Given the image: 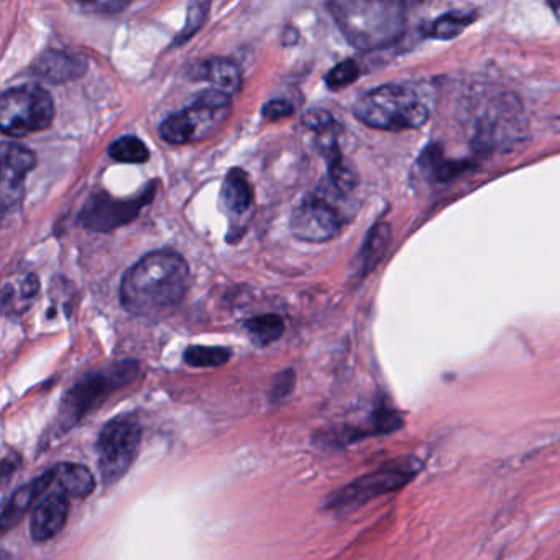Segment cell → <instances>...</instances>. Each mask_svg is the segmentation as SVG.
Here are the masks:
<instances>
[{"mask_svg":"<svg viewBox=\"0 0 560 560\" xmlns=\"http://www.w3.org/2000/svg\"><path fill=\"white\" fill-rule=\"evenodd\" d=\"M189 278V267L182 255L172 250L153 252L124 275L120 301L129 313L153 316L182 303Z\"/></svg>","mask_w":560,"mask_h":560,"instance_id":"cell-1","label":"cell"},{"mask_svg":"<svg viewBox=\"0 0 560 560\" xmlns=\"http://www.w3.org/2000/svg\"><path fill=\"white\" fill-rule=\"evenodd\" d=\"M329 11L346 40L360 51L383 50L405 34L401 0H330Z\"/></svg>","mask_w":560,"mask_h":560,"instance_id":"cell-2","label":"cell"},{"mask_svg":"<svg viewBox=\"0 0 560 560\" xmlns=\"http://www.w3.org/2000/svg\"><path fill=\"white\" fill-rule=\"evenodd\" d=\"M353 114L360 122L376 130L401 132L428 122V109L416 93L399 84H385L359 97Z\"/></svg>","mask_w":560,"mask_h":560,"instance_id":"cell-3","label":"cell"},{"mask_svg":"<svg viewBox=\"0 0 560 560\" xmlns=\"http://www.w3.org/2000/svg\"><path fill=\"white\" fill-rule=\"evenodd\" d=\"M139 373V363L127 360L109 369L93 372L81 378L61 402L57 428L60 432L71 431L88 412L109 398L110 393L129 385Z\"/></svg>","mask_w":560,"mask_h":560,"instance_id":"cell-4","label":"cell"},{"mask_svg":"<svg viewBox=\"0 0 560 560\" xmlns=\"http://www.w3.org/2000/svg\"><path fill=\"white\" fill-rule=\"evenodd\" d=\"M347 201L349 198L336 191L326 179L316 192H311L294 208L290 222L294 237L310 244L332 241L349 219L340 206Z\"/></svg>","mask_w":560,"mask_h":560,"instance_id":"cell-5","label":"cell"},{"mask_svg":"<svg viewBox=\"0 0 560 560\" xmlns=\"http://www.w3.org/2000/svg\"><path fill=\"white\" fill-rule=\"evenodd\" d=\"M231 114V96L206 91L191 106L170 116L160 127V137L170 145H189L211 137Z\"/></svg>","mask_w":560,"mask_h":560,"instance_id":"cell-6","label":"cell"},{"mask_svg":"<svg viewBox=\"0 0 560 560\" xmlns=\"http://www.w3.org/2000/svg\"><path fill=\"white\" fill-rule=\"evenodd\" d=\"M421 467L419 460L412 457L389 462V464L380 467L378 470L370 471V474L357 478L352 483L334 491L327 498L324 506H326V510L349 513V511L369 503L373 498L401 490L406 483H409L419 474Z\"/></svg>","mask_w":560,"mask_h":560,"instance_id":"cell-7","label":"cell"},{"mask_svg":"<svg viewBox=\"0 0 560 560\" xmlns=\"http://www.w3.org/2000/svg\"><path fill=\"white\" fill-rule=\"evenodd\" d=\"M55 119V103L44 88L35 84L0 94V132L25 137L48 129Z\"/></svg>","mask_w":560,"mask_h":560,"instance_id":"cell-8","label":"cell"},{"mask_svg":"<svg viewBox=\"0 0 560 560\" xmlns=\"http://www.w3.org/2000/svg\"><path fill=\"white\" fill-rule=\"evenodd\" d=\"M142 425L133 416H119L104 425L97 439L104 483L113 485L129 471L139 454Z\"/></svg>","mask_w":560,"mask_h":560,"instance_id":"cell-9","label":"cell"},{"mask_svg":"<svg viewBox=\"0 0 560 560\" xmlns=\"http://www.w3.org/2000/svg\"><path fill=\"white\" fill-rule=\"evenodd\" d=\"M37 165L32 150L18 143H0V219L14 212L24 198L25 179Z\"/></svg>","mask_w":560,"mask_h":560,"instance_id":"cell-10","label":"cell"},{"mask_svg":"<svg viewBox=\"0 0 560 560\" xmlns=\"http://www.w3.org/2000/svg\"><path fill=\"white\" fill-rule=\"evenodd\" d=\"M152 198L153 189L143 192L140 198L127 199V201H120L107 195L93 196L81 212V224L94 232L114 231L132 222Z\"/></svg>","mask_w":560,"mask_h":560,"instance_id":"cell-11","label":"cell"},{"mask_svg":"<svg viewBox=\"0 0 560 560\" xmlns=\"http://www.w3.org/2000/svg\"><path fill=\"white\" fill-rule=\"evenodd\" d=\"M68 514H70V501L67 494L61 491L47 494L44 500L38 501L32 514V537L38 542L54 539L67 524Z\"/></svg>","mask_w":560,"mask_h":560,"instance_id":"cell-12","label":"cell"},{"mask_svg":"<svg viewBox=\"0 0 560 560\" xmlns=\"http://www.w3.org/2000/svg\"><path fill=\"white\" fill-rule=\"evenodd\" d=\"M54 481V470H48L47 474L35 478L31 483L19 488L8 501L0 504V536L11 530L27 514V511L37 503L38 498L50 488Z\"/></svg>","mask_w":560,"mask_h":560,"instance_id":"cell-13","label":"cell"},{"mask_svg":"<svg viewBox=\"0 0 560 560\" xmlns=\"http://www.w3.org/2000/svg\"><path fill=\"white\" fill-rule=\"evenodd\" d=\"M389 242H392V228H389V224L378 222V224L373 225L369 234H366L362 247L357 252L352 265H350L352 277L357 278V280H363V278L369 277L378 267L386 252H388Z\"/></svg>","mask_w":560,"mask_h":560,"instance_id":"cell-14","label":"cell"},{"mask_svg":"<svg viewBox=\"0 0 560 560\" xmlns=\"http://www.w3.org/2000/svg\"><path fill=\"white\" fill-rule=\"evenodd\" d=\"M88 63L80 55L48 51L34 65L35 77L48 83H70L86 73Z\"/></svg>","mask_w":560,"mask_h":560,"instance_id":"cell-15","label":"cell"},{"mask_svg":"<svg viewBox=\"0 0 560 560\" xmlns=\"http://www.w3.org/2000/svg\"><path fill=\"white\" fill-rule=\"evenodd\" d=\"M221 199L231 218H244L254 206V188L248 182L247 173L237 168L231 170L222 185Z\"/></svg>","mask_w":560,"mask_h":560,"instance_id":"cell-16","label":"cell"},{"mask_svg":"<svg viewBox=\"0 0 560 560\" xmlns=\"http://www.w3.org/2000/svg\"><path fill=\"white\" fill-rule=\"evenodd\" d=\"M196 78L208 81L212 84V90L232 96L238 93L242 88V73L237 65L224 58H212V60L202 61L196 68Z\"/></svg>","mask_w":560,"mask_h":560,"instance_id":"cell-17","label":"cell"},{"mask_svg":"<svg viewBox=\"0 0 560 560\" xmlns=\"http://www.w3.org/2000/svg\"><path fill=\"white\" fill-rule=\"evenodd\" d=\"M51 470H54L55 480L58 481L61 490L70 497L86 498L96 488L93 474L84 465L65 462V464H58Z\"/></svg>","mask_w":560,"mask_h":560,"instance_id":"cell-18","label":"cell"},{"mask_svg":"<svg viewBox=\"0 0 560 560\" xmlns=\"http://www.w3.org/2000/svg\"><path fill=\"white\" fill-rule=\"evenodd\" d=\"M419 163H421L422 168L428 170L441 183L451 182L455 176L470 168V163L468 162H460V160L458 162H448V160H445L441 147L438 145H429L424 153H422Z\"/></svg>","mask_w":560,"mask_h":560,"instance_id":"cell-19","label":"cell"},{"mask_svg":"<svg viewBox=\"0 0 560 560\" xmlns=\"http://www.w3.org/2000/svg\"><path fill=\"white\" fill-rule=\"evenodd\" d=\"M248 336L254 340L255 346L267 347L277 342L284 332L283 317L278 314H261L252 317L245 323Z\"/></svg>","mask_w":560,"mask_h":560,"instance_id":"cell-20","label":"cell"},{"mask_svg":"<svg viewBox=\"0 0 560 560\" xmlns=\"http://www.w3.org/2000/svg\"><path fill=\"white\" fill-rule=\"evenodd\" d=\"M109 156L116 162L130 163V165H142L149 162L150 152L145 143L137 137L127 136L116 140L109 147Z\"/></svg>","mask_w":560,"mask_h":560,"instance_id":"cell-21","label":"cell"},{"mask_svg":"<svg viewBox=\"0 0 560 560\" xmlns=\"http://www.w3.org/2000/svg\"><path fill=\"white\" fill-rule=\"evenodd\" d=\"M231 357V350L224 347L192 346L185 352V362L189 366L211 369V366L225 365Z\"/></svg>","mask_w":560,"mask_h":560,"instance_id":"cell-22","label":"cell"},{"mask_svg":"<svg viewBox=\"0 0 560 560\" xmlns=\"http://www.w3.org/2000/svg\"><path fill=\"white\" fill-rule=\"evenodd\" d=\"M471 22H474L471 14L452 12V14L441 15L429 28V37L438 38V40H452V38L458 37Z\"/></svg>","mask_w":560,"mask_h":560,"instance_id":"cell-23","label":"cell"},{"mask_svg":"<svg viewBox=\"0 0 560 560\" xmlns=\"http://www.w3.org/2000/svg\"><path fill=\"white\" fill-rule=\"evenodd\" d=\"M360 77V67L353 60H346L336 65L329 73L326 74V84L330 91H340L349 84L355 83Z\"/></svg>","mask_w":560,"mask_h":560,"instance_id":"cell-24","label":"cell"},{"mask_svg":"<svg viewBox=\"0 0 560 560\" xmlns=\"http://www.w3.org/2000/svg\"><path fill=\"white\" fill-rule=\"evenodd\" d=\"M209 8H211V0H192L191 5H189L188 19H186L185 31L176 40L178 44H185L202 27L206 19H208Z\"/></svg>","mask_w":560,"mask_h":560,"instance_id":"cell-25","label":"cell"},{"mask_svg":"<svg viewBox=\"0 0 560 560\" xmlns=\"http://www.w3.org/2000/svg\"><path fill=\"white\" fill-rule=\"evenodd\" d=\"M294 386H296V373L293 370H283V372L278 373L273 383H271L270 401L278 405V402L290 398L291 393L294 392Z\"/></svg>","mask_w":560,"mask_h":560,"instance_id":"cell-26","label":"cell"},{"mask_svg":"<svg viewBox=\"0 0 560 560\" xmlns=\"http://www.w3.org/2000/svg\"><path fill=\"white\" fill-rule=\"evenodd\" d=\"M78 8L88 12H96V14H116L129 8L133 0H70Z\"/></svg>","mask_w":560,"mask_h":560,"instance_id":"cell-27","label":"cell"},{"mask_svg":"<svg viewBox=\"0 0 560 560\" xmlns=\"http://www.w3.org/2000/svg\"><path fill=\"white\" fill-rule=\"evenodd\" d=\"M303 124L306 129L313 132L329 133L337 129L336 119L330 116V113L324 109H311L303 116Z\"/></svg>","mask_w":560,"mask_h":560,"instance_id":"cell-28","label":"cell"},{"mask_svg":"<svg viewBox=\"0 0 560 560\" xmlns=\"http://www.w3.org/2000/svg\"><path fill=\"white\" fill-rule=\"evenodd\" d=\"M293 114V106L287 101H270V103L265 104L264 107V117L265 119L271 120V122H277V120L284 119V117H290Z\"/></svg>","mask_w":560,"mask_h":560,"instance_id":"cell-29","label":"cell"},{"mask_svg":"<svg viewBox=\"0 0 560 560\" xmlns=\"http://www.w3.org/2000/svg\"><path fill=\"white\" fill-rule=\"evenodd\" d=\"M15 470H18V460L14 457L0 460V487L8 483Z\"/></svg>","mask_w":560,"mask_h":560,"instance_id":"cell-30","label":"cell"},{"mask_svg":"<svg viewBox=\"0 0 560 560\" xmlns=\"http://www.w3.org/2000/svg\"><path fill=\"white\" fill-rule=\"evenodd\" d=\"M550 5H552L553 12L557 14V4H559V0H547Z\"/></svg>","mask_w":560,"mask_h":560,"instance_id":"cell-31","label":"cell"},{"mask_svg":"<svg viewBox=\"0 0 560 560\" xmlns=\"http://www.w3.org/2000/svg\"><path fill=\"white\" fill-rule=\"evenodd\" d=\"M405 4H415V2H419V0H401Z\"/></svg>","mask_w":560,"mask_h":560,"instance_id":"cell-32","label":"cell"}]
</instances>
